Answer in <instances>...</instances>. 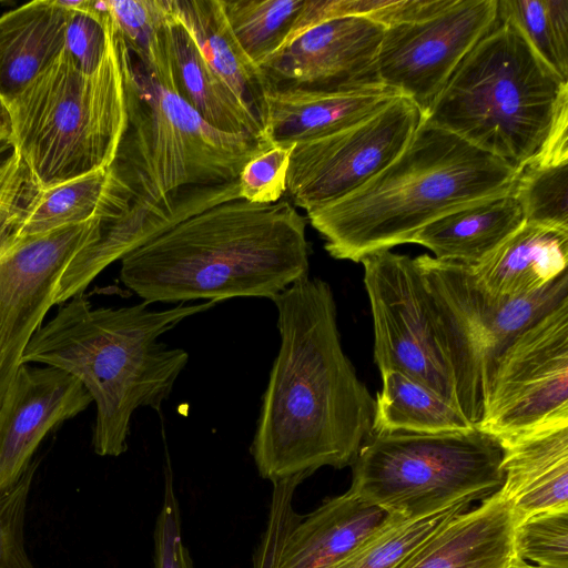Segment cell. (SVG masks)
<instances>
[{
	"label": "cell",
	"mask_w": 568,
	"mask_h": 568,
	"mask_svg": "<svg viewBox=\"0 0 568 568\" xmlns=\"http://www.w3.org/2000/svg\"><path fill=\"white\" fill-rule=\"evenodd\" d=\"M280 348L250 447L272 484L351 466L371 436L375 399L344 353L331 286L305 276L276 295Z\"/></svg>",
	"instance_id": "6da1fadb"
},
{
	"label": "cell",
	"mask_w": 568,
	"mask_h": 568,
	"mask_svg": "<svg viewBox=\"0 0 568 568\" xmlns=\"http://www.w3.org/2000/svg\"><path fill=\"white\" fill-rule=\"evenodd\" d=\"M115 30L128 124L110 168L130 194L132 209L168 216L203 211L234 196L242 168L272 143L211 126L176 93L164 24L145 49Z\"/></svg>",
	"instance_id": "7a4b0ae2"
},
{
	"label": "cell",
	"mask_w": 568,
	"mask_h": 568,
	"mask_svg": "<svg viewBox=\"0 0 568 568\" xmlns=\"http://www.w3.org/2000/svg\"><path fill=\"white\" fill-rule=\"evenodd\" d=\"M120 261L123 285L150 305L272 301L308 276L306 220L286 199H235L176 223Z\"/></svg>",
	"instance_id": "3957f363"
},
{
	"label": "cell",
	"mask_w": 568,
	"mask_h": 568,
	"mask_svg": "<svg viewBox=\"0 0 568 568\" xmlns=\"http://www.w3.org/2000/svg\"><path fill=\"white\" fill-rule=\"evenodd\" d=\"M216 304L206 301L151 310L141 302L93 307L85 292H80L38 328L22 365L52 366L78 378L97 407L95 454L118 457L128 449L134 412L140 407L160 412L189 362L186 351L169 347L159 338Z\"/></svg>",
	"instance_id": "277c9868"
},
{
	"label": "cell",
	"mask_w": 568,
	"mask_h": 568,
	"mask_svg": "<svg viewBox=\"0 0 568 568\" xmlns=\"http://www.w3.org/2000/svg\"><path fill=\"white\" fill-rule=\"evenodd\" d=\"M517 170L453 133L423 122L405 150L355 191L306 211L336 260L412 243L427 224L478 201L511 193Z\"/></svg>",
	"instance_id": "5b68a950"
},
{
	"label": "cell",
	"mask_w": 568,
	"mask_h": 568,
	"mask_svg": "<svg viewBox=\"0 0 568 568\" xmlns=\"http://www.w3.org/2000/svg\"><path fill=\"white\" fill-rule=\"evenodd\" d=\"M567 106L568 81L498 18L458 64L424 122L518 171L541 150Z\"/></svg>",
	"instance_id": "8992f818"
},
{
	"label": "cell",
	"mask_w": 568,
	"mask_h": 568,
	"mask_svg": "<svg viewBox=\"0 0 568 568\" xmlns=\"http://www.w3.org/2000/svg\"><path fill=\"white\" fill-rule=\"evenodd\" d=\"M99 67L82 71L61 53L9 102L11 148L41 187L110 168L128 112L118 33L108 11Z\"/></svg>",
	"instance_id": "52a82bcc"
},
{
	"label": "cell",
	"mask_w": 568,
	"mask_h": 568,
	"mask_svg": "<svg viewBox=\"0 0 568 568\" xmlns=\"http://www.w3.org/2000/svg\"><path fill=\"white\" fill-rule=\"evenodd\" d=\"M501 459L499 442L477 427L372 433L351 465L349 490L392 516L417 520L497 491Z\"/></svg>",
	"instance_id": "ba28073f"
},
{
	"label": "cell",
	"mask_w": 568,
	"mask_h": 568,
	"mask_svg": "<svg viewBox=\"0 0 568 568\" xmlns=\"http://www.w3.org/2000/svg\"><path fill=\"white\" fill-rule=\"evenodd\" d=\"M415 261L426 283L457 406L476 427L497 357L521 331L568 297V271L532 294L510 298L486 292L469 265L427 254Z\"/></svg>",
	"instance_id": "9c48e42d"
},
{
	"label": "cell",
	"mask_w": 568,
	"mask_h": 568,
	"mask_svg": "<svg viewBox=\"0 0 568 568\" xmlns=\"http://www.w3.org/2000/svg\"><path fill=\"white\" fill-rule=\"evenodd\" d=\"M568 426V297L497 357L476 426L499 444Z\"/></svg>",
	"instance_id": "30bf717a"
},
{
	"label": "cell",
	"mask_w": 568,
	"mask_h": 568,
	"mask_svg": "<svg viewBox=\"0 0 568 568\" xmlns=\"http://www.w3.org/2000/svg\"><path fill=\"white\" fill-rule=\"evenodd\" d=\"M361 263L379 372H402L457 406L452 374L436 337L428 291L415 258L387 250L367 255Z\"/></svg>",
	"instance_id": "8fae6325"
},
{
	"label": "cell",
	"mask_w": 568,
	"mask_h": 568,
	"mask_svg": "<svg viewBox=\"0 0 568 568\" xmlns=\"http://www.w3.org/2000/svg\"><path fill=\"white\" fill-rule=\"evenodd\" d=\"M423 120L420 110L399 95L351 126L296 143L285 195L308 211L355 191L397 159Z\"/></svg>",
	"instance_id": "7c38bea8"
},
{
	"label": "cell",
	"mask_w": 568,
	"mask_h": 568,
	"mask_svg": "<svg viewBox=\"0 0 568 568\" xmlns=\"http://www.w3.org/2000/svg\"><path fill=\"white\" fill-rule=\"evenodd\" d=\"M102 224L93 220L18 237L0 223V400L28 344L55 305L65 267L99 239Z\"/></svg>",
	"instance_id": "4fadbf2b"
},
{
	"label": "cell",
	"mask_w": 568,
	"mask_h": 568,
	"mask_svg": "<svg viewBox=\"0 0 568 568\" xmlns=\"http://www.w3.org/2000/svg\"><path fill=\"white\" fill-rule=\"evenodd\" d=\"M497 0H449L432 16L384 28L378 82L427 113L452 74L498 19Z\"/></svg>",
	"instance_id": "5bb4252c"
},
{
	"label": "cell",
	"mask_w": 568,
	"mask_h": 568,
	"mask_svg": "<svg viewBox=\"0 0 568 568\" xmlns=\"http://www.w3.org/2000/svg\"><path fill=\"white\" fill-rule=\"evenodd\" d=\"M384 27L365 16L321 21L285 41L261 67L266 89L321 92L381 84L376 59Z\"/></svg>",
	"instance_id": "9a60e30c"
},
{
	"label": "cell",
	"mask_w": 568,
	"mask_h": 568,
	"mask_svg": "<svg viewBox=\"0 0 568 568\" xmlns=\"http://www.w3.org/2000/svg\"><path fill=\"white\" fill-rule=\"evenodd\" d=\"M91 403L73 375L21 365L0 400V494L23 475L44 436Z\"/></svg>",
	"instance_id": "2e32d148"
},
{
	"label": "cell",
	"mask_w": 568,
	"mask_h": 568,
	"mask_svg": "<svg viewBox=\"0 0 568 568\" xmlns=\"http://www.w3.org/2000/svg\"><path fill=\"white\" fill-rule=\"evenodd\" d=\"M516 520L499 489L446 521L400 568H510Z\"/></svg>",
	"instance_id": "e0dca14e"
},
{
	"label": "cell",
	"mask_w": 568,
	"mask_h": 568,
	"mask_svg": "<svg viewBox=\"0 0 568 568\" xmlns=\"http://www.w3.org/2000/svg\"><path fill=\"white\" fill-rule=\"evenodd\" d=\"M397 97L383 84L341 92L268 90L263 135L277 144L321 138L369 118Z\"/></svg>",
	"instance_id": "ac0fdd59"
},
{
	"label": "cell",
	"mask_w": 568,
	"mask_h": 568,
	"mask_svg": "<svg viewBox=\"0 0 568 568\" xmlns=\"http://www.w3.org/2000/svg\"><path fill=\"white\" fill-rule=\"evenodd\" d=\"M392 515L351 490L296 518L275 568H335Z\"/></svg>",
	"instance_id": "d6986e66"
},
{
	"label": "cell",
	"mask_w": 568,
	"mask_h": 568,
	"mask_svg": "<svg viewBox=\"0 0 568 568\" xmlns=\"http://www.w3.org/2000/svg\"><path fill=\"white\" fill-rule=\"evenodd\" d=\"M504 481L516 523L568 507V426L530 433L500 443Z\"/></svg>",
	"instance_id": "ffe728a7"
},
{
	"label": "cell",
	"mask_w": 568,
	"mask_h": 568,
	"mask_svg": "<svg viewBox=\"0 0 568 568\" xmlns=\"http://www.w3.org/2000/svg\"><path fill=\"white\" fill-rule=\"evenodd\" d=\"M567 263V230L524 223L471 271L486 292L511 298L544 288Z\"/></svg>",
	"instance_id": "44dd1931"
},
{
	"label": "cell",
	"mask_w": 568,
	"mask_h": 568,
	"mask_svg": "<svg viewBox=\"0 0 568 568\" xmlns=\"http://www.w3.org/2000/svg\"><path fill=\"white\" fill-rule=\"evenodd\" d=\"M71 11L34 0L0 16V97L9 104L64 49Z\"/></svg>",
	"instance_id": "7402d4cb"
},
{
	"label": "cell",
	"mask_w": 568,
	"mask_h": 568,
	"mask_svg": "<svg viewBox=\"0 0 568 568\" xmlns=\"http://www.w3.org/2000/svg\"><path fill=\"white\" fill-rule=\"evenodd\" d=\"M164 38L176 93L211 126L265 140L261 123L209 67L171 10L164 23Z\"/></svg>",
	"instance_id": "603a6c76"
},
{
	"label": "cell",
	"mask_w": 568,
	"mask_h": 568,
	"mask_svg": "<svg viewBox=\"0 0 568 568\" xmlns=\"http://www.w3.org/2000/svg\"><path fill=\"white\" fill-rule=\"evenodd\" d=\"M169 7L209 67L264 126L265 79L233 36L220 0H169Z\"/></svg>",
	"instance_id": "cb8c5ba5"
},
{
	"label": "cell",
	"mask_w": 568,
	"mask_h": 568,
	"mask_svg": "<svg viewBox=\"0 0 568 568\" xmlns=\"http://www.w3.org/2000/svg\"><path fill=\"white\" fill-rule=\"evenodd\" d=\"M132 200L111 168L34 191L17 232L18 237L43 234L67 225L122 219Z\"/></svg>",
	"instance_id": "d4e9b609"
},
{
	"label": "cell",
	"mask_w": 568,
	"mask_h": 568,
	"mask_svg": "<svg viewBox=\"0 0 568 568\" xmlns=\"http://www.w3.org/2000/svg\"><path fill=\"white\" fill-rule=\"evenodd\" d=\"M525 223L511 193L460 207L424 226L412 243L423 245L440 261L474 266Z\"/></svg>",
	"instance_id": "484cf974"
},
{
	"label": "cell",
	"mask_w": 568,
	"mask_h": 568,
	"mask_svg": "<svg viewBox=\"0 0 568 568\" xmlns=\"http://www.w3.org/2000/svg\"><path fill=\"white\" fill-rule=\"evenodd\" d=\"M511 195L525 223L568 231V109L541 150L517 171Z\"/></svg>",
	"instance_id": "4316f807"
},
{
	"label": "cell",
	"mask_w": 568,
	"mask_h": 568,
	"mask_svg": "<svg viewBox=\"0 0 568 568\" xmlns=\"http://www.w3.org/2000/svg\"><path fill=\"white\" fill-rule=\"evenodd\" d=\"M381 375L383 386L375 399L372 433L439 434L475 427L457 406L406 374L385 369Z\"/></svg>",
	"instance_id": "83f0119b"
},
{
	"label": "cell",
	"mask_w": 568,
	"mask_h": 568,
	"mask_svg": "<svg viewBox=\"0 0 568 568\" xmlns=\"http://www.w3.org/2000/svg\"><path fill=\"white\" fill-rule=\"evenodd\" d=\"M242 50L261 67L285 41L304 0H220Z\"/></svg>",
	"instance_id": "f1b7e54d"
},
{
	"label": "cell",
	"mask_w": 568,
	"mask_h": 568,
	"mask_svg": "<svg viewBox=\"0 0 568 568\" xmlns=\"http://www.w3.org/2000/svg\"><path fill=\"white\" fill-rule=\"evenodd\" d=\"M498 18L510 22L537 55L568 81V0H497Z\"/></svg>",
	"instance_id": "f546056e"
},
{
	"label": "cell",
	"mask_w": 568,
	"mask_h": 568,
	"mask_svg": "<svg viewBox=\"0 0 568 568\" xmlns=\"http://www.w3.org/2000/svg\"><path fill=\"white\" fill-rule=\"evenodd\" d=\"M473 501V498L464 499L438 514L417 520L392 516L335 568H400L432 534L454 516L469 509Z\"/></svg>",
	"instance_id": "4dcf8cb0"
},
{
	"label": "cell",
	"mask_w": 568,
	"mask_h": 568,
	"mask_svg": "<svg viewBox=\"0 0 568 568\" xmlns=\"http://www.w3.org/2000/svg\"><path fill=\"white\" fill-rule=\"evenodd\" d=\"M514 549L519 561H531L539 568H568V507L516 523Z\"/></svg>",
	"instance_id": "1f68e13d"
},
{
	"label": "cell",
	"mask_w": 568,
	"mask_h": 568,
	"mask_svg": "<svg viewBox=\"0 0 568 568\" xmlns=\"http://www.w3.org/2000/svg\"><path fill=\"white\" fill-rule=\"evenodd\" d=\"M60 2L71 11L64 49L82 71L91 73L99 67L106 48V1Z\"/></svg>",
	"instance_id": "d6a6232c"
},
{
	"label": "cell",
	"mask_w": 568,
	"mask_h": 568,
	"mask_svg": "<svg viewBox=\"0 0 568 568\" xmlns=\"http://www.w3.org/2000/svg\"><path fill=\"white\" fill-rule=\"evenodd\" d=\"M294 146L293 143H272L248 160L237 178L241 199L257 204H270L281 200L285 195Z\"/></svg>",
	"instance_id": "836d02e7"
},
{
	"label": "cell",
	"mask_w": 568,
	"mask_h": 568,
	"mask_svg": "<svg viewBox=\"0 0 568 568\" xmlns=\"http://www.w3.org/2000/svg\"><path fill=\"white\" fill-rule=\"evenodd\" d=\"M36 468L31 462L19 480L0 494V568H34L24 547L23 527Z\"/></svg>",
	"instance_id": "e575fe53"
},
{
	"label": "cell",
	"mask_w": 568,
	"mask_h": 568,
	"mask_svg": "<svg viewBox=\"0 0 568 568\" xmlns=\"http://www.w3.org/2000/svg\"><path fill=\"white\" fill-rule=\"evenodd\" d=\"M163 497L153 532V568H194L183 540L180 504L171 471L165 476Z\"/></svg>",
	"instance_id": "d590c367"
},
{
	"label": "cell",
	"mask_w": 568,
	"mask_h": 568,
	"mask_svg": "<svg viewBox=\"0 0 568 568\" xmlns=\"http://www.w3.org/2000/svg\"><path fill=\"white\" fill-rule=\"evenodd\" d=\"M105 1L121 37L140 49H145L151 43L170 14L169 0Z\"/></svg>",
	"instance_id": "8d00e7d4"
},
{
	"label": "cell",
	"mask_w": 568,
	"mask_h": 568,
	"mask_svg": "<svg viewBox=\"0 0 568 568\" xmlns=\"http://www.w3.org/2000/svg\"><path fill=\"white\" fill-rule=\"evenodd\" d=\"M12 140V121L9 104L0 97V143Z\"/></svg>",
	"instance_id": "74e56055"
},
{
	"label": "cell",
	"mask_w": 568,
	"mask_h": 568,
	"mask_svg": "<svg viewBox=\"0 0 568 568\" xmlns=\"http://www.w3.org/2000/svg\"><path fill=\"white\" fill-rule=\"evenodd\" d=\"M510 568H539V567L517 560Z\"/></svg>",
	"instance_id": "f35d334b"
},
{
	"label": "cell",
	"mask_w": 568,
	"mask_h": 568,
	"mask_svg": "<svg viewBox=\"0 0 568 568\" xmlns=\"http://www.w3.org/2000/svg\"><path fill=\"white\" fill-rule=\"evenodd\" d=\"M10 151L8 143H0V160Z\"/></svg>",
	"instance_id": "ab89813d"
},
{
	"label": "cell",
	"mask_w": 568,
	"mask_h": 568,
	"mask_svg": "<svg viewBox=\"0 0 568 568\" xmlns=\"http://www.w3.org/2000/svg\"><path fill=\"white\" fill-rule=\"evenodd\" d=\"M0 4H1V0H0Z\"/></svg>",
	"instance_id": "60d3db41"
}]
</instances>
